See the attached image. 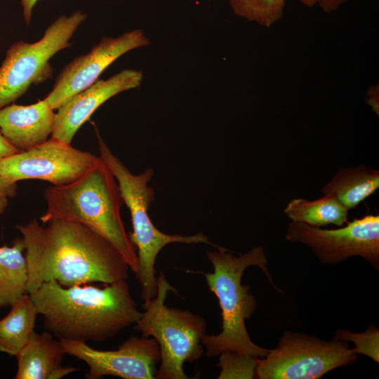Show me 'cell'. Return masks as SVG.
<instances>
[{"label":"cell","instance_id":"6da1fadb","mask_svg":"<svg viewBox=\"0 0 379 379\" xmlns=\"http://www.w3.org/2000/svg\"><path fill=\"white\" fill-rule=\"evenodd\" d=\"M44 227L36 219L16 225L25 245L27 293L55 280L64 287L126 279L130 269L119 251L87 226L54 220Z\"/></svg>","mask_w":379,"mask_h":379},{"label":"cell","instance_id":"7a4b0ae2","mask_svg":"<svg viewBox=\"0 0 379 379\" xmlns=\"http://www.w3.org/2000/svg\"><path fill=\"white\" fill-rule=\"evenodd\" d=\"M107 285L64 287L51 280L29 295L44 328L58 340L100 343L135 324L142 315L126 279Z\"/></svg>","mask_w":379,"mask_h":379},{"label":"cell","instance_id":"3957f363","mask_svg":"<svg viewBox=\"0 0 379 379\" xmlns=\"http://www.w3.org/2000/svg\"><path fill=\"white\" fill-rule=\"evenodd\" d=\"M44 198L47 205L40 218L44 225L64 220L87 226L111 243L136 272L137 250L121 216L124 202L114 175L100 157L77 180L48 187Z\"/></svg>","mask_w":379,"mask_h":379},{"label":"cell","instance_id":"277c9868","mask_svg":"<svg viewBox=\"0 0 379 379\" xmlns=\"http://www.w3.org/2000/svg\"><path fill=\"white\" fill-rule=\"evenodd\" d=\"M227 248L206 254L213 272L204 273L210 291L217 297L221 309L222 331L217 335L206 334L201 339L205 355L215 357L225 352H237L256 357H264L270 351L255 344L248 333L245 321L257 308V300L250 293V286L241 284L244 271L251 266L258 267L271 284L274 285L267 270V259L261 246L235 256Z\"/></svg>","mask_w":379,"mask_h":379},{"label":"cell","instance_id":"5b68a950","mask_svg":"<svg viewBox=\"0 0 379 379\" xmlns=\"http://www.w3.org/2000/svg\"><path fill=\"white\" fill-rule=\"evenodd\" d=\"M98 135L100 157L107 165L114 175L124 200L131 214L133 232L128 234L135 246L138 255L136 278L141 287V298L147 302L156 296L157 278L154 265L161 249L172 243L207 244L217 249V246L208 240L203 232L183 236L162 232L153 224L148 214L151 204L155 199L153 187L148 182L154 175L152 168L135 175L115 156L99 134Z\"/></svg>","mask_w":379,"mask_h":379},{"label":"cell","instance_id":"8992f818","mask_svg":"<svg viewBox=\"0 0 379 379\" xmlns=\"http://www.w3.org/2000/svg\"><path fill=\"white\" fill-rule=\"evenodd\" d=\"M168 291L176 293L160 272L157 295L144 302L145 312L135 329L143 337H152L159 345L161 364L155 378L187 379L183 365L199 359L204 354L201 339L206 334V321L189 310L166 305Z\"/></svg>","mask_w":379,"mask_h":379},{"label":"cell","instance_id":"52a82bcc","mask_svg":"<svg viewBox=\"0 0 379 379\" xmlns=\"http://www.w3.org/2000/svg\"><path fill=\"white\" fill-rule=\"evenodd\" d=\"M86 18L80 10L62 15L47 27L39 41H17L9 47L0 67V109L23 95L32 85L52 77L50 59L71 46L70 39Z\"/></svg>","mask_w":379,"mask_h":379},{"label":"cell","instance_id":"ba28073f","mask_svg":"<svg viewBox=\"0 0 379 379\" xmlns=\"http://www.w3.org/2000/svg\"><path fill=\"white\" fill-rule=\"evenodd\" d=\"M257 358L255 378L317 379L357 359L349 342L325 340L306 333L286 331L275 349Z\"/></svg>","mask_w":379,"mask_h":379},{"label":"cell","instance_id":"9c48e42d","mask_svg":"<svg viewBox=\"0 0 379 379\" xmlns=\"http://www.w3.org/2000/svg\"><path fill=\"white\" fill-rule=\"evenodd\" d=\"M291 242L307 246L324 265L339 264L353 256L379 270V215H366L335 230L291 221L285 234Z\"/></svg>","mask_w":379,"mask_h":379},{"label":"cell","instance_id":"30bf717a","mask_svg":"<svg viewBox=\"0 0 379 379\" xmlns=\"http://www.w3.org/2000/svg\"><path fill=\"white\" fill-rule=\"evenodd\" d=\"M98 158L70 143L51 138L34 147L2 159L0 175L13 182L35 179L62 186L79 179Z\"/></svg>","mask_w":379,"mask_h":379},{"label":"cell","instance_id":"8fae6325","mask_svg":"<svg viewBox=\"0 0 379 379\" xmlns=\"http://www.w3.org/2000/svg\"><path fill=\"white\" fill-rule=\"evenodd\" d=\"M65 354L73 356L88 366L87 379L117 376L124 379H153L161 361L157 342L153 338L132 335L116 350H99L86 342L60 340Z\"/></svg>","mask_w":379,"mask_h":379},{"label":"cell","instance_id":"7c38bea8","mask_svg":"<svg viewBox=\"0 0 379 379\" xmlns=\"http://www.w3.org/2000/svg\"><path fill=\"white\" fill-rule=\"evenodd\" d=\"M149 43L140 29L126 32L117 37H102L90 52L64 67L45 99L54 110L58 109L74 95L98 81L100 75L119 57Z\"/></svg>","mask_w":379,"mask_h":379},{"label":"cell","instance_id":"4fadbf2b","mask_svg":"<svg viewBox=\"0 0 379 379\" xmlns=\"http://www.w3.org/2000/svg\"><path fill=\"white\" fill-rule=\"evenodd\" d=\"M140 70L126 69L105 80H98L58 109L53 138L70 143L79 128L112 97L138 88L142 80Z\"/></svg>","mask_w":379,"mask_h":379},{"label":"cell","instance_id":"5bb4252c","mask_svg":"<svg viewBox=\"0 0 379 379\" xmlns=\"http://www.w3.org/2000/svg\"><path fill=\"white\" fill-rule=\"evenodd\" d=\"M55 116L45 98L29 105L11 104L0 109V131L13 147L23 152L48 140Z\"/></svg>","mask_w":379,"mask_h":379},{"label":"cell","instance_id":"9a60e30c","mask_svg":"<svg viewBox=\"0 0 379 379\" xmlns=\"http://www.w3.org/2000/svg\"><path fill=\"white\" fill-rule=\"evenodd\" d=\"M65 354L60 340L48 331L34 332L29 341L15 355V379H60L79 368L62 366Z\"/></svg>","mask_w":379,"mask_h":379},{"label":"cell","instance_id":"2e32d148","mask_svg":"<svg viewBox=\"0 0 379 379\" xmlns=\"http://www.w3.org/2000/svg\"><path fill=\"white\" fill-rule=\"evenodd\" d=\"M379 187V171L364 164L341 168L325 185L323 194L335 197L348 210L356 208Z\"/></svg>","mask_w":379,"mask_h":379},{"label":"cell","instance_id":"e0dca14e","mask_svg":"<svg viewBox=\"0 0 379 379\" xmlns=\"http://www.w3.org/2000/svg\"><path fill=\"white\" fill-rule=\"evenodd\" d=\"M0 320V351L15 356L29 341L39 312L29 293L19 298Z\"/></svg>","mask_w":379,"mask_h":379},{"label":"cell","instance_id":"ac0fdd59","mask_svg":"<svg viewBox=\"0 0 379 379\" xmlns=\"http://www.w3.org/2000/svg\"><path fill=\"white\" fill-rule=\"evenodd\" d=\"M25 245L16 238L11 246L0 247V308L11 306L27 293L28 270Z\"/></svg>","mask_w":379,"mask_h":379},{"label":"cell","instance_id":"d6986e66","mask_svg":"<svg viewBox=\"0 0 379 379\" xmlns=\"http://www.w3.org/2000/svg\"><path fill=\"white\" fill-rule=\"evenodd\" d=\"M349 210L331 194L316 200L297 198L290 200L284 213L291 221L300 222L315 227L347 223Z\"/></svg>","mask_w":379,"mask_h":379},{"label":"cell","instance_id":"ffe728a7","mask_svg":"<svg viewBox=\"0 0 379 379\" xmlns=\"http://www.w3.org/2000/svg\"><path fill=\"white\" fill-rule=\"evenodd\" d=\"M233 13L270 28L283 15L286 0H228Z\"/></svg>","mask_w":379,"mask_h":379},{"label":"cell","instance_id":"44dd1931","mask_svg":"<svg viewBox=\"0 0 379 379\" xmlns=\"http://www.w3.org/2000/svg\"><path fill=\"white\" fill-rule=\"evenodd\" d=\"M218 357V379L255 378L258 357L237 352H225Z\"/></svg>","mask_w":379,"mask_h":379},{"label":"cell","instance_id":"7402d4cb","mask_svg":"<svg viewBox=\"0 0 379 379\" xmlns=\"http://www.w3.org/2000/svg\"><path fill=\"white\" fill-rule=\"evenodd\" d=\"M334 338L352 342L354 345L352 349L353 353L365 355L377 364L379 363V330L373 324L361 333L338 329L335 331Z\"/></svg>","mask_w":379,"mask_h":379},{"label":"cell","instance_id":"603a6c76","mask_svg":"<svg viewBox=\"0 0 379 379\" xmlns=\"http://www.w3.org/2000/svg\"><path fill=\"white\" fill-rule=\"evenodd\" d=\"M17 182H13L0 175V215L8 206V199L13 198L17 192Z\"/></svg>","mask_w":379,"mask_h":379},{"label":"cell","instance_id":"cb8c5ba5","mask_svg":"<svg viewBox=\"0 0 379 379\" xmlns=\"http://www.w3.org/2000/svg\"><path fill=\"white\" fill-rule=\"evenodd\" d=\"M366 102L371 109L379 114V88L378 84L371 86L366 93Z\"/></svg>","mask_w":379,"mask_h":379},{"label":"cell","instance_id":"d4e9b609","mask_svg":"<svg viewBox=\"0 0 379 379\" xmlns=\"http://www.w3.org/2000/svg\"><path fill=\"white\" fill-rule=\"evenodd\" d=\"M39 1V0H20L22 6L24 20L27 25L31 22L33 8Z\"/></svg>","mask_w":379,"mask_h":379},{"label":"cell","instance_id":"484cf974","mask_svg":"<svg viewBox=\"0 0 379 379\" xmlns=\"http://www.w3.org/2000/svg\"><path fill=\"white\" fill-rule=\"evenodd\" d=\"M19 152L3 136L0 131V161L11 154Z\"/></svg>","mask_w":379,"mask_h":379},{"label":"cell","instance_id":"4316f807","mask_svg":"<svg viewBox=\"0 0 379 379\" xmlns=\"http://www.w3.org/2000/svg\"><path fill=\"white\" fill-rule=\"evenodd\" d=\"M347 0H319V5L326 13H332L337 10Z\"/></svg>","mask_w":379,"mask_h":379},{"label":"cell","instance_id":"83f0119b","mask_svg":"<svg viewBox=\"0 0 379 379\" xmlns=\"http://www.w3.org/2000/svg\"><path fill=\"white\" fill-rule=\"evenodd\" d=\"M301 4L307 6L312 7L314 5L319 4V0H298Z\"/></svg>","mask_w":379,"mask_h":379}]
</instances>
